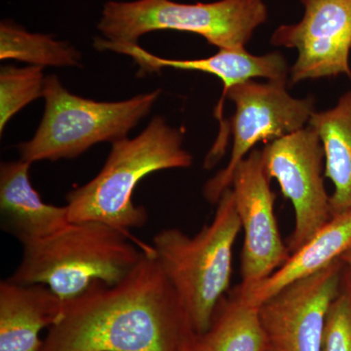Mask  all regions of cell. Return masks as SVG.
<instances>
[{
    "instance_id": "15",
    "label": "cell",
    "mask_w": 351,
    "mask_h": 351,
    "mask_svg": "<svg viewBox=\"0 0 351 351\" xmlns=\"http://www.w3.org/2000/svg\"><path fill=\"white\" fill-rule=\"evenodd\" d=\"M350 250L351 210L332 216L326 225L256 287L245 293L234 290L251 306H260L279 291L326 269Z\"/></svg>"
},
{
    "instance_id": "4",
    "label": "cell",
    "mask_w": 351,
    "mask_h": 351,
    "mask_svg": "<svg viewBox=\"0 0 351 351\" xmlns=\"http://www.w3.org/2000/svg\"><path fill=\"white\" fill-rule=\"evenodd\" d=\"M241 230L234 195L226 189L209 225L195 237L165 228L152 240L157 262L174 288L193 332L207 331L230 289L233 246Z\"/></svg>"
},
{
    "instance_id": "19",
    "label": "cell",
    "mask_w": 351,
    "mask_h": 351,
    "mask_svg": "<svg viewBox=\"0 0 351 351\" xmlns=\"http://www.w3.org/2000/svg\"><path fill=\"white\" fill-rule=\"evenodd\" d=\"M45 76L41 66H2L0 71V133L9 120L32 101L43 98Z\"/></svg>"
},
{
    "instance_id": "18",
    "label": "cell",
    "mask_w": 351,
    "mask_h": 351,
    "mask_svg": "<svg viewBox=\"0 0 351 351\" xmlns=\"http://www.w3.org/2000/svg\"><path fill=\"white\" fill-rule=\"evenodd\" d=\"M0 59L17 60L41 68L82 66V54L71 44L32 34L10 21L0 24Z\"/></svg>"
},
{
    "instance_id": "21",
    "label": "cell",
    "mask_w": 351,
    "mask_h": 351,
    "mask_svg": "<svg viewBox=\"0 0 351 351\" xmlns=\"http://www.w3.org/2000/svg\"><path fill=\"white\" fill-rule=\"evenodd\" d=\"M341 261H343L346 267L351 271V250L348 251V253H346L345 255L341 257Z\"/></svg>"
},
{
    "instance_id": "7",
    "label": "cell",
    "mask_w": 351,
    "mask_h": 351,
    "mask_svg": "<svg viewBox=\"0 0 351 351\" xmlns=\"http://www.w3.org/2000/svg\"><path fill=\"white\" fill-rule=\"evenodd\" d=\"M226 98L235 105L230 128L233 138L232 156L223 170L204 186L210 203H218L232 186L233 173L258 142H272L304 128L314 112V99L294 98L287 90V80H254L235 85Z\"/></svg>"
},
{
    "instance_id": "3",
    "label": "cell",
    "mask_w": 351,
    "mask_h": 351,
    "mask_svg": "<svg viewBox=\"0 0 351 351\" xmlns=\"http://www.w3.org/2000/svg\"><path fill=\"white\" fill-rule=\"evenodd\" d=\"M147 247H136L127 232L100 221H71L49 237L23 245L22 260L7 279L25 285L43 284L69 301L97 281L120 282Z\"/></svg>"
},
{
    "instance_id": "13",
    "label": "cell",
    "mask_w": 351,
    "mask_h": 351,
    "mask_svg": "<svg viewBox=\"0 0 351 351\" xmlns=\"http://www.w3.org/2000/svg\"><path fill=\"white\" fill-rule=\"evenodd\" d=\"M31 165L20 159L0 166L1 228L22 245L49 237L71 223L66 206L41 199L31 182Z\"/></svg>"
},
{
    "instance_id": "2",
    "label": "cell",
    "mask_w": 351,
    "mask_h": 351,
    "mask_svg": "<svg viewBox=\"0 0 351 351\" xmlns=\"http://www.w3.org/2000/svg\"><path fill=\"white\" fill-rule=\"evenodd\" d=\"M182 144V131L159 115L137 137L112 143L99 174L66 195L69 221H100L124 232L143 228L149 215L134 203V191L152 173L191 167L193 157Z\"/></svg>"
},
{
    "instance_id": "1",
    "label": "cell",
    "mask_w": 351,
    "mask_h": 351,
    "mask_svg": "<svg viewBox=\"0 0 351 351\" xmlns=\"http://www.w3.org/2000/svg\"><path fill=\"white\" fill-rule=\"evenodd\" d=\"M152 247L114 285L97 281L66 301L39 351H182L193 334Z\"/></svg>"
},
{
    "instance_id": "16",
    "label": "cell",
    "mask_w": 351,
    "mask_h": 351,
    "mask_svg": "<svg viewBox=\"0 0 351 351\" xmlns=\"http://www.w3.org/2000/svg\"><path fill=\"white\" fill-rule=\"evenodd\" d=\"M308 125L317 133L325 156V177L334 184L332 216L351 210V89L334 108L314 112Z\"/></svg>"
},
{
    "instance_id": "9",
    "label": "cell",
    "mask_w": 351,
    "mask_h": 351,
    "mask_svg": "<svg viewBox=\"0 0 351 351\" xmlns=\"http://www.w3.org/2000/svg\"><path fill=\"white\" fill-rule=\"evenodd\" d=\"M269 182L258 149L252 151L233 173L230 189L244 232L239 292H248L263 282L291 256L279 232L276 196Z\"/></svg>"
},
{
    "instance_id": "17",
    "label": "cell",
    "mask_w": 351,
    "mask_h": 351,
    "mask_svg": "<svg viewBox=\"0 0 351 351\" xmlns=\"http://www.w3.org/2000/svg\"><path fill=\"white\" fill-rule=\"evenodd\" d=\"M182 351H269L258 306L233 290L219 302L207 331L193 332Z\"/></svg>"
},
{
    "instance_id": "10",
    "label": "cell",
    "mask_w": 351,
    "mask_h": 351,
    "mask_svg": "<svg viewBox=\"0 0 351 351\" xmlns=\"http://www.w3.org/2000/svg\"><path fill=\"white\" fill-rule=\"evenodd\" d=\"M343 269L339 258L258 306L269 351H321L328 311L341 288Z\"/></svg>"
},
{
    "instance_id": "8",
    "label": "cell",
    "mask_w": 351,
    "mask_h": 351,
    "mask_svg": "<svg viewBox=\"0 0 351 351\" xmlns=\"http://www.w3.org/2000/svg\"><path fill=\"white\" fill-rule=\"evenodd\" d=\"M270 180L276 179L295 211V228L288 240L290 253L297 251L332 219L331 195L325 189L324 151L317 133L307 125L276 138L262 151Z\"/></svg>"
},
{
    "instance_id": "5",
    "label": "cell",
    "mask_w": 351,
    "mask_h": 351,
    "mask_svg": "<svg viewBox=\"0 0 351 351\" xmlns=\"http://www.w3.org/2000/svg\"><path fill=\"white\" fill-rule=\"evenodd\" d=\"M161 90L117 101H99L71 93L56 75L45 78V108L34 137L18 145L27 162L76 158L93 145L127 138L149 114Z\"/></svg>"
},
{
    "instance_id": "6",
    "label": "cell",
    "mask_w": 351,
    "mask_h": 351,
    "mask_svg": "<svg viewBox=\"0 0 351 351\" xmlns=\"http://www.w3.org/2000/svg\"><path fill=\"white\" fill-rule=\"evenodd\" d=\"M267 14L263 0L108 1L98 24L103 36L99 38L108 44H138L149 32L178 31L198 34L219 49H244Z\"/></svg>"
},
{
    "instance_id": "20",
    "label": "cell",
    "mask_w": 351,
    "mask_h": 351,
    "mask_svg": "<svg viewBox=\"0 0 351 351\" xmlns=\"http://www.w3.org/2000/svg\"><path fill=\"white\" fill-rule=\"evenodd\" d=\"M321 351H351V271L346 265L341 288L328 311Z\"/></svg>"
},
{
    "instance_id": "12",
    "label": "cell",
    "mask_w": 351,
    "mask_h": 351,
    "mask_svg": "<svg viewBox=\"0 0 351 351\" xmlns=\"http://www.w3.org/2000/svg\"><path fill=\"white\" fill-rule=\"evenodd\" d=\"M94 47L98 50L113 51L119 54L131 57L140 66L143 73H152L163 68L184 69V71H202L211 73L223 82V90L216 117L219 120L221 130L211 151L205 158V164L213 167L225 154L228 145V127L223 120V108L228 91L235 85L263 77L267 80H288L290 75L287 61L279 52L267 53L265 55L251 54L244 49H219L213 56L198 60H173L154 56L138 44H108L100 38L94 39Z\"/></svg>"
},
{
    "instance_id": "11",
    "label": "cell",
    "mask_w": 351,
    "mask_h": 351,
    "mask_svg": "<svg viewBox=\"0 0 351 351\" xmlns=\"http://www.w3.org/2000/svg\"><path fill=\"white\" fill-rule=\"evenodd\" d=\"M304 15L277 27L270 43L298 51L290 83L346 75L351 80V0H300Z\"/></svg>"
},
{
    "instance_id": "14",
    "label": "cell",
    "mask_w": 351,
    "mask_h": 351,
    "mask_svg": "<svg viewBox=\"0 0 351 351\" xmlns=\"http://www.w3.org/2000/svg\"><path fill=\"white\" fill-rule=\"evenodd\" d=\"M66 301L43 284L0 282V351H39L41 330L63 316Z\"/></svg>"
}]
</instances>
